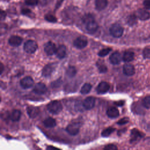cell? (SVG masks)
<instances>
[{"label":"cell","mask_w":150,"mask_h":150,"mask_svg":"<svg viewBox=\"0 0 150 150\" xmlns=\"http://www.w3.org/2000/svg\"><path fill=\"white\" fill-rule=\"evenodd\" d=\"M47 110L52 114H59L62 110V104L58 100H54L50 102L47 105Z\"/></svg>","instance_id":"cell-1"},{"label":"cell","mask_w":150,"mask_h":150,"mask_svg":"<svg viewBox=\"0 0 150 150\" xmlns=\"http://www.w3.org/2000/svg\"><path fill=\"white\" fill-rule=\"evenodd\" d=\"M38 49L36 42L33 40H27L24 46V51L28 54H33Z\"/></svg>","instance_id":"cell-2"},{"label":"cell","mask_w":150,"mask_h":150,"mask_svg":"<svg viewBox=\"0 0 150 150\" xmlns=\"http://www.w3.org/2000/svg\"><path fill=\"white\" fill-rule=\"evenodd\" d=\"M123 28L118 24L113 25L110 29V34L114 38H120L123 35Z\"/></svg>","instance_id":"cell-3"},{"label":"cell","mask_w":150,"mask_h":150,"mask_svg":"<svg viewBox=\"0 0 150 150\" xmlns=\"http://www.w3.org/2000/svg\"><path fill=\"white\" fill-rule=\"evenodd\" d=\"M80 128V123L73 122L68 125L66 128V131L71 135H76L79 133Z\"/></svg>","instance_id":"cell-4"},{"label":"cell","mask_w":150,"mask_h":150,"mask_svg":"<svg viewBox=\"0 0 150 150\" xmlns=\"http://www.w3.org/2000/svg\"><path fill=\"white\" fill-rule=\"evenodd\" d=\"M88 43L87 39L84 36H80L77 38L73 42L74 46L77 49H83L84 48Z\"/></svg>","instance_id":"cell-5"},{"label":"cell","mask_w":150,"mask_h":150,"mask_svg":"<svg viewBox=\"0 0 150 150\" xmlns=\"http://www.w3.org/2000/svg\"><path fill=\"white\" fill-rule=\"evenodd\" d=\"M95 102L96 98L92 96H90L84 99L83 102V106L86 110H91L94 107Z\"/></svg>","instance_id":"cell-6"},{"label":"cell","mask_w":150,"mask_h":150,"mask_svg":"<svg viewBox=\"0 0 150 150\" xmlns=\"http://www.w3.org/2000/svg\"><path fill=\"white\" fill-rule=\"evenodd\" d=\"M33 80L31 77L26 76L21 80L20 85L22 88L27 89L32 87L33 85Z\"/></svg>","instance_id":"cell-7"},{"label":"cell","mask_w":150,"mask_h":150,"mask_svg":"<svg viewBox=\"0 0 150 150\" xmlns=\"http://www.w3.org/2000/svg\"><path fill=\"white\" fill-rule=\"evenodd\" d=\"M45 52L47 55H53L56 53L57 51V46L54 43L52 42H49L46 43L45 46Z\"/></svg>","instance_id":"cell-8"},{"label":"cell","mask_w":150,"mask_h":150,"mask_svg":"<svg viewBox=\"0 0 150 150\" xmlns=\"http://www.w3.org/2000/svg\"><path fill=\"white\" fill-rule=\"evenodd\" d=\"M110 89V84L106 82L100 83L96 88V91L98 94H105Z\"/></svg>","instance_id":"cell-9"},{"label":"cell","mask_w":150,"mask_h":150,"mask_svg":"<svg viewBox=\"0 0 150 150\" xmlns=\"http://www.w3.org/2000/svg\"><path fill=\"white\" fill-rule=\"evenodd\" d=\"M33 91L38 94H43L47 91V89L44 83H38L34 86Z\"/></svg>","instance_id":"cell-10"},{"label":"cell","mask_w":150,"mask_h":150,"mask_svg":"<svg viewBox=\"0 0 150 150\" xmlns=\"http://www.w3.org/2000/svg\"><path fill=\"white\" fill-rule=\"evenodd\" d=\"M137 18L142 21H145L150 18V13L145 9H139L137 13Z\"/></svg>","instance_id":"cell-11"},{"label":"cell","mask_w":150,"mask_h":150,"mask_svg":"<svg viewBox=\"0 0 150 150\" xmlns=\"http://www.w3.org/2000/svg\"><path fill=\"white\" fill-rule=\"evenodd\" d=\"M98 25L97 23L94 20H92L86 24V29L90 33H94L98 29Z\"/></svg>","instance_id":"cell-12"},{"label":"cell","mask_w":150,"mask_h":150,"mask_svg":"<svg viewBox=\"0 0 150 150\" xmlns=\"http://www.w3.org/2000/svg\"><path fill=\"white\" fill-rule=\"evenodd\" d=\"M8 42L11 46L17 47L20 46L22 43V38L17 35H13L10 38Z\"/></svg>","instance_id":"cell-13"},{"label":"cell","mask_w":150,"mask_h":150,"mask_svg":"<svg viewBox=\"0 0 150 150\" xmlns=\"http://www.w3.org/2000/svg\"><path fill=\"white\" fill-rule=\"evenodd\" d=\"M109 59L111 63L113 65H118L121 62L122 58L121 54L119 52H115L110 55Z\"/></svg>","instance_id":"cell-14"},{"label":"cell","mask_w":150,"mask_h":150,"mask_svg":"<svg viewBox=\"0 0 150 150\" xmlns=\"http://www.w3.org/2000/svg\"><path fill=\"white\" fill-rule=\"evenodd\" d=\"M55 54L59 59L64 58L66 55V47L63 45H59L57 47Z\"/></svg>","instance_id":"cell-15"},{"label":"cell","mask_w":150,"mask_h":150,"mask_svg":"<svg viewBox=\"0 0 150 150\" xmlns=\"http://www.w3.org/2000/svg\"><path fill=\"white\" fill-rule=\"evenodd\" d=\"M123 73L128 76H131L135 73V68L133 65L127 63L123 66Z\"/></svg>","instance_id":"cell-16"},{"label":"cell","mask_w":150,"mask_h":150,"mask_svg":"<svg viewBox=\"0 0 150 150\" xmlns=\"http://www.w3.org/2000/svg\"><path fill=\"white\" fill-rule=\"evenodd\" d=\"M55 69V66L54 65H52V64H49V65H46L43 70H42V75L43 76L47 77L51 76V75L52 73V72H54Z\"/></svg>","instance_id":"cell-17"},{"label":"cell","mask_w":150,"mask_h":150,"mask_svg":"<svg viewBox=\"0 0 150 150\" xmlns=\"http://www.w3.org/2000/svg\"><path fill=\"white\" fill-rule=\"evenodd\" d=\"M27 110L28 116L32 119L35 118L39 113V109L37 107L29 106L27 107Z\"/></svg>","instance_id":"cell-18"},{"label":"cell","mask_w":150,"mask_h":150,"mask_svg":"<svg viewBox=\"0 0 150 150\" xmlns=\"http://www.w3.org/2000/svg\"><path fill=\"white\" fill-rule=\"evenodd\" d=\"M107 0H96L95 5L97 10L101 11L105 9L107 6Z\"/></svg>","instance_id":"cell-19"},{"label":"cell","mask_w":150,"mask_h":150,"mask_svg":"<svg viewBox=\"0 0 150 150\" xmlns=\"http://www.w3.org/2000/svg\"><path fill=\"white\" fill-rule=\"evenodd\" d=\"M107 115L111 119H115L119 116V111L116 107H110L107 110Z\"/></svg>","instance_id":"cell-20"},{"label":"cell","mask_w":150,"mask_h":150,"mask_svg":"<svg viewBox=\"0 0 150 150\" xmlns=\"http://www.w3.org/2000/svg\"><path fill=\"white\" fill-rule=\"evenodd\" d=\"M131 135V142L138 141L142 137V134L138 130L136 129H134L132 130Z\"/></svg>","instance_id":"cell-21"},{"label":"cell","mask_w":150,"mask_h":150,"mask_svg":"<svg viewBox=\"0 0 150 150\" xmlns=\"http://www.w3.org/2000/svg\"><path fill=\"white\" fill-rule=\"evenodd\" d=\"M43 124L47 128H54L57 125L55 120L52 117H49L45 120L43 121Z\"/></svg>","instance_id":"cell-22"},{"label":"cell","mask_w":150,"mask_h":150,"mask_svg":"<svg viewBox=\"0 0 150 150\" xmlns=\"http://www.w3.org/2000/svg\"><path fill=\"white\" fill-rule=\"evenodd\" d=\"M134 54L131 51L126 52L123 57V60L125 62H130L134 59Z\"/></svg>","instance_id":"cell-23"},{"label":"cell","mask_w":150,"mask_h":150,"mask_svg":"<svg viewBox=\"0 0 150 150\" xmlns=\"http://www.w3.org/2000/svg\"><path fill=\"white\" fill-rule=\"evenodd\" d=\"M21 117V112L19 110H14L11 114V119L13 121H18Z\"/></svg>","instance_id":"cell-24"},{"label":"cell","mask_w":150,"mask_h":150,"mask_svg":"<svg viewBox=\"0 0 150 150\" xmlns=\"http://www.w3.org/2000/svg\"><path fill=\"white\" fill-rule=\"evenodd\" d=\"M92 88V86L90 83H85L80 90V93L83 94H86L89 93Z\"/></svg>","instance_id":"cell-25"},{"label":"cell","mask_w":150,"mask_h":150,"mask_svg":"<svg viewBox=\"0 0 150 150\" xmlns=\"http://www.w3.org/2000/svg\"><path fill=\"white\" fill-rule=\"evenodd\" d=\"M76 69L74 66H69L66 71V75L69 77H73L76 75Z\"/></svg>","instance_id":"cell-26"},{"label":"cell","mask_w":150,"mask_h":150,"mask_svg":"<svg viewBox=\"0 0 150 150\" xmlns=\"http://www.w3.org/2000/svg\"><path fill=\"white\" fill-rule=\"evenodd\" d=\"M116 129L114 128H112V127L107 128L102 131V135L104 137H107L109 135H110Z\"/></svg>","instance_id":"cell-27"},{"label":"cell","mask_w":150,"mask_h":150,"mask_svg":"<svg viewBox=\"0 0 150 150\" xmlns=\"http://www.w3.org/2000/svg\"><path fill=\"white\" fill-rule=\"evenodd\" d=\"M111 51H112V48H110V47H107V48L103 49L98 52V55L100 57H105L106 55H107L110 53V52H111Z\"/></svg>","instance_id":"cell-28"},{"label":"cell","mask_w":150,"mask_h":150,"mask_svg":"<svg viewBox=\"0 0 150 150\" xmlns=\"http://www.w3.org/2000/svg\"><path fill=\"white\" fill-rule=\"evenodd\" d=\"M137 15H131L128 17L127 20V23L130 26H133L137 23Z\"/></svg>","instance_id":"cell-29"},{"label":"cell","mask_w":150,"mask_h":150,"mask_svg":"<svg viewBox=\"0 0 150 150\" xmlns=\"http://www.w3.org/2000/svg\"><path fill=\"white\" fill-rule=\"evenodd\" d=\"M142 105L146 109H150V96H148L144 98Z\"/></svg>","instance_id":"cell-30"},{"label":"cell","mask_w":150,"mask_h":150,"mask_svg":"<svg viewBox=\"0 0 150 150\" xmlns=\"http://www.w3.org/2000/svg\"><path fill=\"white\" fill-rule=\"evenodd\" d=\"M45 18L46 21H47L48 22H50L55 23V22H57V19L54 15H52L51 14L46 15L45 17Z\"/></svg>","instance_id":"cell-31"},{"label":"cell","mask_w":150,"mask_h":150,"mask_svg":"<svg viewBox=\"0 0 150 150\" xmlns=\"http://www.w3.org/2000/svg\"><path fill=\"white\" fill-rule=\"evenodd\" d=\"M92 20H94V18L91 14H87L84 15L82 18V21L85 24H86L87 23H88L89 22Z\"/></svg>","instance_id":"cell-32"},{"label":"cell","mask_w":150,"mask_h":150,"mask_svg":"<svg viewBox=\"0 0 150 150\" xmlns=\"http://www.w3.org/2000/svg\"><path fill=\"white\" fill-rule=\"evenodd\" d=\"M143 56H144V58L145 59L150 58V48L149 47H145L144 49Z\"/></svg>","instance_id":"cell-33"},{"label":"cell","mask_w":150,"mask_h":150,"mask_svg":"<svg viewBox=\"0 0 150 150\" xmlns=\"http://www.w3.org/2000/svg\"><path fill=\"white\" fill-rule=\"evenodd\" d=\"M26 4L28 6H34L38 4V0H27Z\"/></svg>","instance_id":"cell-34"},{"label":"cell","mask_w":150,"mask_h":150,"mask_svg":"<svg viewBox=\"0 0 150 150\" xmlns=\"http://www.w3.org/2000/svg\"><path fill=\"white\" fill-rule=\"evenodd\" d=\"M128 121H129V119L128 117H124V118L121 119V120H120L118 121L117 124L119 125H124V124L128 123Z\"/></svg>","instance_id":"cell-35"},{"label":"cell","mask_w":150,"mask_h":150,"mask_svg":"<svg viewBox=\"0 0 150 150\" xmlns=\"http://www.w3.org/2000/svg\"><path fill=\"white\" fill-rule=\"evenodd\" d=\"M98 68L100 73H106L107 71V67L104 65H99V66H98Z\"/></svg>","instance_id":"cell-36"},{"label":"cell","mask_w":150,"mask_h":150,"mask_svg":"<svg viewBox=\"0 0 150 150\" xmlns=\"http://www.w3.org/2000/svg\"><path fill=\"white\" fill-rule=\"evenodd\" d=\"M104 149H106V150H115V149H117V147L114 145V144H109L106 145L105 148Z\"/></svg>","instance_id":"cell-37"},{"label":"cell","mask_w":150,"mask_h":150,"mask_svg":"<svg viewBox=\"0 0 150 150\" xmlns=\"http://www.w3.org/2000/svg\"><path fill=\"white\" fill-rule=\"evenodd\" d=\"M143 5L146 9H150V0H144Z\"/></svg>","instance_id":"cell-38"},{"label":"cell","mask_w":150,"mask_h":150,"mask_svg":"<svg viewBox=\"0 0 150 150\" xmlns=\"http://www.w3.org/2000/svg\"><path fill=\"white\" fill-rule=\"evenodd\" d=\"M22 13L24 15H28L31 13V11L29 9H24L22 10Z\"/></svg>","instance_id":"cell-39"},{"label":"cell","mask_w":150,"mask_h":150,"mask_svg":"<svg viewBox=\"0 0 150 150\" xmlns=\"http://www.w3.org/2000/svg\"><path fill=\"white\" fill-rule=\"evenodd\" d=\"M6 14L5 12L3 11H1V20H4L6 18Z\"/></svg>","instance_id":"cell-40"},{"label":"cell","mask_w":150,"mask_h":150,"mask_svg":"<svg viewBox=\"0 0 150 150\" xmlns=\"http://www.w3.org/2000/svg\"><path fill=\"white\" fill-rule=\"evenodd\" d=\"M0 68H1V69H0V70H1V74H2L3 72V70H4V66L2 63H1V66H0Z\"/></svg>","instance_id":"cell-41"},{"label":"cell","mask_w":150,"mask_h":150,"mask_svg":"<svg viewBox=\"0 0 150 150\" xmlns=\"http://www.w3.org/2000/svg\"><path fill=\"white\" fill-rule=\"evenodd\" d=\"M47 149H57V148L54 147H48L47 148Z\"/></svg>","instance_id":"cell-42"}]
</instances>
